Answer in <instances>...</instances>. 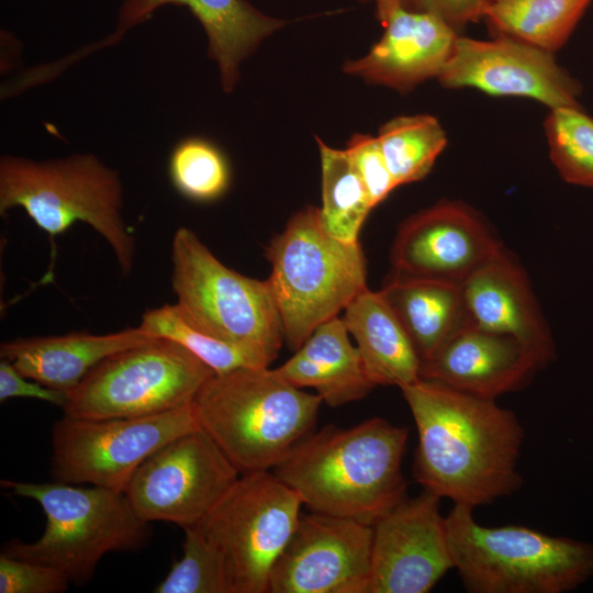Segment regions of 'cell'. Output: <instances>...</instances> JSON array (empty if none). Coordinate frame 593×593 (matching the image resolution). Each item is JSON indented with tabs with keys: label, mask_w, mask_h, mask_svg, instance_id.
Masks as SVG:
<instances>
[{
	"label": "cell",
	"mask_w": 593,
	"mask_h": 593,
	"mask_svg": "<svg viewBox=\"0 0 593 593\" xmlns=\"http://www.w3.org/2000/svg\"><path fill=\"white\" fill-rule=\"evenodd\" d=\"M348 335L342 317H333L317 326L294 355L273 370L296 388H313L332 407L363 399L377 385Z\"/></svg>",
	"instance_id": "obj_22"
},
{
	"label": "cell",
	"mask_w": 593,
	"mask_h": 593,
	"mask_svg": "<svg viewBox=\"0 0 593 593\" xmlns=\"http://www.w3.org/2000/svg\"><path fill=\"white\" fill-rule=\"evenodd\" d=\"M379 292L404 327L422 362L470 323L460 283L391 271Z\"/></svg>",
	"instance_id": "obj_23"
},
{
	"label": "cell",
	"mask_w": 593,
	"mask_h": 593,
	"mask_svg": "<svg viewBox=\"0 0 593 593\" xmlns=\"http://www.w3.org/2000/svg\"><path fill=\"white\" fill-rule=\"evenodd\" d=\"M503 251L469 206L441 201L401 225L391 248L392 272L462 283Z\"/></svg>",
	"instance_id": "obj_16"
},
{
	"label": "cell",
	"mask_w": 593,
	"mask_h": 593,
	"mask_svg": "<svg viewBox=\"0 0 593 593\" xmlns=\"http://www.w3.org/2000/svg\"><path fill=\"white\" fill-rule=\"evenodd\" d=\"M154 338L139 326L104 335L81 331L19 338L0 345V358L23 376L69 393L104 358Z\"/></svg>",
	"instance_id": "obj_21"
},
{
	"label": "cell",
	"mask_w": 593,
	"mask_h": 593,
	"mask_svg": "<svg viewBox=\"0 0 593 593\" xmlns=\"http://www.w3.org/2000/svg\"><path fill=\"white\" fill-rule=\"evenodd\" d=\"M592 0H493L484 20L496 36L553 53L568 41Z\"/></svg>",
	"instance_id": "obj_25"
},
{
	"label": "cell",
	"mask_w": 593,
	"mask_h": 593,
	"mask_svg": "<svg viewBox=\"0 0 593 593\" xmlns=\"http://www.w3.org/2000/svg\"><path fill=\"white\" fill-rule=\"evenodd\" d=\"M377 8V16L381 24L383 25L392 11V9L398 4L395 0H373Z\"/></svg>",
	"instance_id": "obj_36"
},
{
	"label": "cell",
	"mask_w": 593,
	"mask_h": 593,
	"mask_svg": "<svg viewBox=\"0 0 593 593\" xmlns=\"http://www.w3.org/2000/svg\"><path fill=\"white\" fill-rule=\"evenodd\" d=\"M1 486L37 502L46 517L36 541L11 539L1 553L54 568L72 584L90 582L107 553L138 552L150 538V523L124 491L59 481L1 480Z\"/></svg>",
	"instance_id": "obj_4"
},
{
	"label": "cell",
	"mask_w": 593,
	"mask_h": 593,
	"mask_svg": "<svg viewBox=\"0 0 593 593\" xmlns=\"http://www.w3.org/2000/svg\"><path fill=\"white\" fill-rule=\"evenodd\" d=\"M440 500L423 490L372 524L368 593H427L454 569Z\"/></svg>",
	"instance_id": "obj_14"
},
{
	"label": "cell",
	"mask_w": 593,
	"mask_h": 593,
	"mask_svg": "<svg viewBox=\"0 0 593 593\" xmlns=\"http://www.w3.org/2000/svg\"><path fill=\"white\" fill-rule=\"evenodd\" d=\"M268 278L281 316L284 342L298 350L317 326L339 316L367 287L359 242H343L324 228L320 208L305 206L265 250Z\"/></svg>",
	"instance_id": "obj_7"
},
{
	"label": "cell",
	"mask_w": 593,
	"mask_h": 593,
	"mask_svg": "<svg viewBox=\"0 0 593 593\" xmlns=\"http://www.w3.org/2000/svg\"><path fill=\"white\" fill-rule=\"evenodd\" d=\"M545 132L550 158L563 180L593 188V119L580 108L550 109Z\"/></svg>",
	"instance_id": "obj_30"
},
{
	"label": "cell",
	"mask_w": 593,
	"mask_h": 593,
	"mask_svg": "<svg viewBox=\"0 0 593 593\" xmlns=\"http://www.w3.org/2000/svg\"><path fill=\"white\" fill-rule=\"evenodd\" d=\"M165 5L186 7L200 22L208 40V55L216 63L222 89L227 93L238 82L242 63L265 38L287 24L246 0H124L114 32L101 41L103 47L120 41Z\"/></svg>",
	"instance_id": "obj_19"
},
{
	"label": "cell",
	"mask_w": 593,
	"mask_h": 593,
	"mask_svg": "<svg viewBox=\"0 0 593 593\" xmlns=\"http://www.w3.org/2000/svg\"><path fill=\"white\" fill-rule=\"evenodd\" d=\"M407 428L372 417L309 434L273 473L311 512L372 525L406 496L402 461Z\"/></svg>",
	"instance_id": "obj_2"
},
{
	"label": "cell",
	"mask_w": 593,
	"mask_h": 593,
	"mask_svg": "<svg viewBox=\"0 0 593 593\" xmlns=\"http://www.w3.org/2000/svg\"><path fill=\"white\" fill-rule=\"evenodd\" d=\"M401 391L417 429L413 472L424 490L475 508L522 486L524 428L513 411L435 380Z\"/></svg>",
	"instance_id": "obj_1"
},
{
	"label": "cell",
	"mask_w": 593,
	"mask_h": 593,
	"mask_svg": "<svg viewBox=\"0 0 593 593\" xmlns=\"http://www.w3.org/2000/svg\"><path fill=\"white\" fill-rule=\"evenodd\" d=\"M316 142L322 174V224L343 242H358L359 231L374 206L346 150L331 147L318 137Z\"/></svg>",
	"instance_id": "obj_26"
},
{
	"label": "cell",
	"mask_w": 593,
	"mask_h": 593,
	"mask_svg": "<svg viewBox=\"0 0 593 593\" xmlns=\"http://www.w3.org/2000/svg\"><path fill=\"white\" fill-rule=\"evenodd\" d=\"M469 320L475 326L511 336L528 347L541 367L552 360L555 347L522 267L504 250L462 283Z\"/></svg>",
	"instance_id": "obj_20"
},
{
	"label": "cell",
	"mask_w": 593,
	"mask_h": 593,
	"mask_svg": "<svg viewBox=\"0 0 593 593\" xmlns=\"http://www.w3.org/2000/svg\"><path fill=\"white\" fill-rule=\"evenodd\" d=\"M493 0H395L403 9L412 12L437 15L456 32L468 23L479 21Z\"/></svg>",
	"instance_id": "obj_34"
},
{
	"label": "cell",
	"mask_w": 593,
	"mask_h": 593,
	"mask_svg": "<svg viewBox=\"0 0 593 593\" xmlns=\"http://www.w3.org/2000/svg\"><path fill=\"white\" fill-rule=\"evenodd\" d=\"M171 264L177 305L193 327L277 358L284 336L268 279L249 278L226 267L184 226L174 235Z\"/></svg>",
	"instance_id": "obj_8"
},
{
	"label": "cell",
	"mask_w": 593,
	"mask_h": 593,
	"mask_svg": "<svg viewBox=\"0 0 593 593\" xmlns=\"http://www.w3.org/2000/svg\"><path fill=\"white\" fill-rule=\"evenodd\" d=\"M168 174L178 193L194 202L220 199L231 182L226 155L216 144L202 136L183 137L172 147Z\"/></svg>",
	"instance_id": "obj_29"
},
{
	"label": "cell",
	"mask_w": 593,
	"mask_h": 593,
	"mask_svg": "<svg viewBox=\"0 0 593 593\" xmlns=\"http://www.w3.org/2000/svg\"><path fill=\"white\" fill-rule=\"evenodd\" d=\"M303 505L272 470L240 473L198 524L221 552L233 593H268L272 568L290 540Z\"/></svg>",
	"instance_id": "obj_10"
},
{
	"label": "cell",
	"mask_w": 593,
	"mask_h": 593,
	"mask_svg": "<svg viewBox=\"0 0 593 593\" xmlns=\"http://www.w3.org/2000/svg\"><path fill=\"white\" fill-rule=\"evenodd\" d=\"M69 584L54 568L0 555V593H61Z\"/></svg>",
	"instance_id": "obj_33"
},
{
	"label": "cell",
	"mask_w": 593,
	"mask_h": 593,
	"mask_svg": "<svg viewBox=\"0 0 593 593\" xmlns=\"http://www.w3.org/2000/svg\"><path fill=\"white\" fill-rule=\"evenodd\" d=\"M12 398L37 399L64 409L69 393L32 380L20 373L10 361L1 359L0 402L3 403Z\"/></svg>",
	"instance_id": "obj_35"
},
{
	"label": "cell",
	"mask_w": 593,
	"mask_h": 593,
	"mask_svg": "<svg viewBox=\"0 0 593 593\" xmlns=\"http://www.w3.org/2000/svg\"><path fill=\"white\" fill-rule=\"evenodd\" d=\"M213 374L178 343L156 337L100 361L69 392L64 415L119 418L160 414L191 404Z\"/></svg>",
	"instance_id": "obj_9"
},
{
	"label": "cell",
	"mask_w": 593,
	"mask_h": 593,
	"mask_svg": "<svg viewBox=\"0 0 593 593\" xmlns=\"http://www.w3.org/2000/svg\"><path fill=\"white\" fill-rule=\"evenodd\" d=\"M322 398L269 367L213 374L193 406L204 429L240 473L272 470L312 433Z\"/></svg>",
	"instance_id": "obj_3"
},
{
	"label": "cell",
	"mask_w": 593,
	"mask_h": 593,
	"mask_svg": "<svg viewBox=\"0 0 593 593\" xmlns=\"http://www.w3.org/2000/svg\"><path fill=\"white\" fill-rule=\"evenodd\" d=\"M381 38L369 52L347 60L343 70L367 83L409 92L438 78L452 52L457 32L437 15L412 12L396 4Z\"/></svg>",
	"instance_id": "obj_17"
},
{
	"label": "cell",
	"mask_w": 593,
	"mask_h": 593,
	"mask_svg": "<svg viewBox=\"0 0 593 593\" xmlns=\"http://www.w3.org/2000/svg\"><path fill=\"white\" fill-rule=\"evenodd\" d=\"M14 208H22L51 238L76 222L87 223L110 245L121 272H131L135 239L122 215V181L96 155L48 160L2 155L0 214Z\"/></svg>",
	"instance_id": "obj_5"
},
{
	"label": "cell",
	"mask_w": 593,
	"mask_h": 593,
	"mask_svg": "<svg viewBox=\"0 0 593 593\" xmlns=\"http://www.w3.org/2000/svg\"><path fill=\"white\" fill-rule=\"evenodd\" d=\"M454 504L446 527L454 568L470 593H563L593 574V546L522 525L483 526Z\"/></svg>",
	"instance_id": "obj_6"
},
{
	"label": "cell",
	"mask_w": 593,
	"mask_h": 593,
	"mask_svg": "<svg viewBox=\"0 0 593 593\" xmlns=\"http://www.w3.org/2000/svg\"><path fill=\"white\" fill-rule=\"evenodd\" d=\"M139 327L155 337L178 343L215 374L244 367H269L275 360L258 347L225 342L197 329L183 317L177 304H166L145 312Z\"/></svg>",
	"instance_id": "obj_27"
},
{
	"label": "cell",
	"mask_w": 593,
	"mask_h": 593,
	"mask_svg": "<svg viewBox=\"0 0 593 593\" xmlns=\"http://www.w3.org/2000/svg\"><path fill=\"white\" fill-rule=\"evenodd\" d=\"M447 88L472 87L492 96L535 99L550 109L579 108L580 85L552 53L497 36L491 41L456 38L437 78Z\"/></svg>",
	"instance_id": "obj_15"
},
{
	"label": "cell",
	"mask_w": 593,
	"mask_h": 593,
	"mask_svg": "<svg viewBox=\"0 0 593 593\" xmlns=\"http://www.w3.org/2000/svg\"><path fill=\"white\" fill-rule=\"evenodd\" d=\"M342 320L377 387L402 389L421 379L422 360L416 348L379 291L367 288L360 292L345 307Z\"/></svg>",
	"instance_id": "obj_24"
},
{
	"label": "cell",
	"mask_w": 593,
	"mask_h": 593,
	"mask_svg": "<svg viewBox=\"0 0 593 593\" xmlns=\"http://www.w3.org/2000/svg\"><path fill=\"white\" fill-rule=\"evenodd\" d=\"M199 427L193 402L143 417L64 415L52 432V478L124 491L134 472L153 452Z\"/></svg>",
	"instance_id": "obj_11"
},
{
	"label": "cell",
	"mask_w": 593,
	"mask_h": 593,
	"mask_svg": "<svg viewBox=\"0 0 593 593\" xmlns=\"http://www.w3.org/2000/svg\"><path fill=\"white\" fill-rule=\"evenodd\" d=\"M359 1H361V2H368V1H370V0H359Z\"/></svg>",
	"instance_id": "obj_37"
},
{
	"label": "cell",
	"mask_w": 593,
	"mask_h": 593,
	"mask_svg": "<svg viewBox=\"0 0 593 593\" xmlns=\"http://www.w3.org/2000/svg\"><path fill=\"white\" fill-rule=\"evenodd\" d=\"M372 525L311 512L277 559L268 593H368Z\"/></svg>",
	"instance_id": "obj_13"
},
{
	"label": "cell",
	"mask_w": 593,
	"mask_h": 593,
	"mask_svg": "<svg viewBox=\"0 0 593 593\" xmlns=\"http://www.w3.org/2000/svg\"><path fill=\"white\" fill-rule=\"evenodd\" d=\"M182 558L175 561L155 593H233L221 552L199 525L183 528Z\"/></svg>",
	"instance_id": "obj_31"
},
{
	"label": "cell",
	"mask_w": 593,
	"mask_h": 593,
	"mask_svg": "<svg viewBox=\"0 0 593 593\" xmlns=\"http://www.w3.org/2000/svg\"><path fill=\"white\" fill-rule=\"evenodd\" d=\"M540 368L533 351L516 338L470 322L422 362L421 378L495 400L525 385Z\"/></svg>",
	"instance_id": "obj_18"
},
{
	"label": "cell",
	"mask_w": 593,
	"mask_h": 593,
	"mask_svg": "<svg viewBox=\"0 0 593 593\" xmlns=\"http://www.w3.org/2000/svg\"><path fill=\"white\" fill-rule=\"evenodd\" d=\"M239 470L201 427L153 452L124 492L145 521L200 524L239 478Z\"/></svg>",
	"instance_id": "obj_12"
},
{
	"label": "cell",
	"mask_w": 593,
	"mask_h": 593,
	"mask_svg": "<svg viewBox=\"0 0 593 593\" xmlns=\"http://www.w3.org/2000/svg\"><path fill=\"white\" fill-rule=\"evenodd\" d=\"M360 176L373 206L396 188L385 163L378 137L356 133L344 148Z\"/></svg>",
	"instance_id": "obj_32"
},
{
	"label": "cell",
	"mask_w": 593,
	"mask_h": 593,
	"mask_svg": "<svg viewBox=\"0 0 593 593\" xmlns=\"http://www.w3.org/2000/svg\"><path fill=\"white\" fill-rule=\"evenodd\" d=\"M377 137L396 187L423 179L447 145L444 128L429 114L394 118Z\"/></svg>",
	"instance_id": "obj_28"
}]
</instances>
